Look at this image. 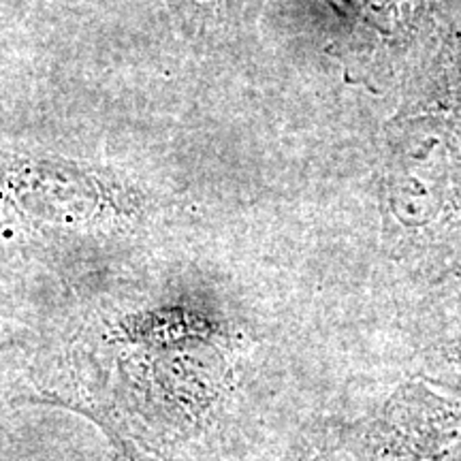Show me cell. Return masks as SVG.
Wrapping results in <instances>:
<instances>
[{
	"instance_id": "6da1fadb",
	"label": "cell",
	"mask_w": 461,
	"mask_h": 461,
	"mask_svg": "<svg viewBox=\"0 0 461 461\" xmlns=\"http://www.w3.org/2000/svg\"><path fill=\"white\" fill-rule=\"evenodd\" d=\"M361 461H461V397L406 383L361 438Z\"/></svg>"
},
{
	"instance_id": "7a4b0ae2",
	"label": "cell",
	"mask_w": 461,
	"mask_h": 461,
	"mask_svg": "<svg viewBox=\"0 0 461 461\" xmlns=\"http://www.w3.org/2000/svg\"><path fill=\"white\" fill-rule=\"evenodd\" d=\"M75 411L82 412L90 423H95L96 428L103 431V436L107 438L109 447H112V461H152L148 459V455L143 453L141 448L131 440V438H126L122 431L115 428L112 420L103 417V414L90 412L86 411V408H75Z\"/></svg>"
},
{
	"instance_id": "3957f363",
	"label": "cell",
	"mask_w": 461,
	"mask_h": 461,
	"mask_svg": "<svg viewBox=\"0 0 461 461\" xmlns=\"http://www.w3.org/2000/svg\"><path fill=\"white\" fill-rule=\"evenodd\" d=\"M0 461H14V459H9V457H7V455H5L3 451H0Z\"/></svg>"
}]
</instances>
